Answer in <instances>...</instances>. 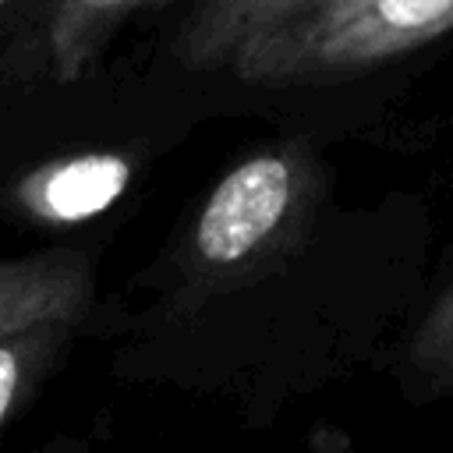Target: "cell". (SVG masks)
<instances>
[{
  "label": "cell",
  "mask_w": 453,
  "mask_h": 453,
  "mask_svg": "<svg viewBox=\"0 0 453 453\" xmlns=\"http://www.w3.org/2000/svg\"><path fill=\"white\" fill-rule=\"evenodd\" d=\"M290 202V163L255 156L226 173L195 226V265L223 273L248 262L280 226Z\"/></svg>",
  "instance_id": "7a4b0ae2"
},
{
  "label": "cell",
  "mask_w": 453,
  "mask_h": 453,
  "mask_svg": "<svg viewBox=\"0 0 453 453\" xmlns=\"http://www.w3.org/2000/svg\"><path fill=\"white\" fill-rule=\"evenodd\" d=\"M0 4H4V0H0Z\"/></svg>",
  "instance_id": "9c48e42d"
},
{
  "label": "cell",
  "mask_w": 453,
  "mask_h": 453,
  "mask_svg": "<svg viewBox=\"0 0 453 453\" xmlns=\"http://www.w3.org/2000/svg\"><path fill=\"white\" fill-rule=\"evenodd\" d=\"M311 4L319 0H205L184 25L180 57L198 67L226 64L237 46L308 11Z\"/></svg>",
  "instance_id": "5b68a950"
},
{
  "label": "cell",
  "mask_w": 453,
  "mask_h": 453,
  "mask_svg": "<svg viewBox=\"0 0 453 453\" xmlns=\"http://www.w3.org/2000/svg\"><path fill=\"white\" fill-rule=\"evenodd\" d=\"M453 28V0H319L258 32L226 64L244 81L290 85L396 57Z\"/></svg>",
  "instance_id": "6da1fadb"
},
{
  "label": "cell",
  "mask_w": 453,
  "mask_h": 453,
  "mask_svg": "<svg viewBox=\"0 0 453 453\" xmlns=\"http://www.w3.org/2000/svg\"><path fill=\"white\" fill-rule=\"evenodd\" d=\"M67 333L71 326H35L0 340V432L14 414V407L21 403V396L46 372Z\"/></svg>",
  "instance_id": "ba28073f"
},
{
  "label": "cell",
  "mask_w": 453,
  "mask_h": 453,
  "mask_svg": "<svg viewBox=\"0 0 453 453\" xmlns=\"http://www.w3.org/2000/svg\"><path fill=\"white\" fill-rule=\"evenodd\" d=\"M152 4V0H57L46 25V57L60 78H74L99 32L113 25L117 14Z\"/></svg>",
  "instance_id": "52a82bcc"
},
{
  "label": "cell",
  "mask_w": 453,
  "mask_h": 453,
  "mask_svg": "<svg viewBox=\"0 0 453 453\" xmlns=\"http://www.w3.org/2000/svg\"><path fill=\"white\" fill-rule=\"evenodd\" d=\"M400 393L414 407H428L435 400L453 396V297L442 301L432 319L411 340L400 372Z\"/></svg>",
  "instance_id": "8992f818"
},
{
  "label": "cell",
  "mask_w": 453,
  "mask_h": 453,
  "mask_svg": "<svg viewBox=\"0 0 453 453\" xmlns=\"http://www.w3.org/2000/svg\"><path fill=\"white\" fill-rule=\"evenodd\" d=\"M131 166L120 156H74L21 184V205L46 223H78L106 209L127 188Z\"/></svg>",
  "instance_id": "277c9868"
},
{
  "label": "cell",
  "mask_w": 453,
  "mask_h": 453,
  "mask_svg": "<svg viewBox=\"0 0 453 453\" xmlns=\"http://www.w3.org/2000/svg\"><path fill=\"white\" fill-rule=\"evenodd\" d=\"M88 290V262L78 251L0 262V340L35 326H74Z\"/></svg>",
  "instance_id": "3957f363"
}]
</instances>
